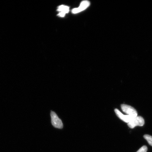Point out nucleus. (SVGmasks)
Returning <instances> with one entry per match:
<instances>
[{"label": "nucleus", "mask_w": 152, "mask_h": 152, "mask_svg": "<svg viewBox=\"0 0 152 152\" xmlns=\"http://www.w3.org/2000/svg\"><path fill=\"white\" fill-rule=\"evenodd\" d=\"M51 122L53 126L55 128L58 129H62L63 127V124L62 121L54 112H51Z\"/></svg>", "instance_id": "1"}, {"label": "nucleus", "mask_w": 152, "mask_h": 152, "mask_svg": "<svg viewBox=\"0 0 152 152\" xmlns=\"http://www.w3.org/2000/svg\"><path fill=\"white\" fill-rule=\"evenodd\" d=\"M145 121L141 116H137L133 119L128 124V126L131 129H134L136 126H143Z\"/></svg>", "instance_id": "2"}, {"label": "nucleus", "mask_w": 152, "mask_h": 152, "mask_svg": "<svg viewBox=\"0 0 152 152\" xmlns=\"http://www.w3.org/2000/svg\"><path fill=\"white\" fill-rule=\"evenodd\" d=\"M121 109L124 113L128 115L132 116L135 118L137 116L138 113L136 110L134 108L130 105L123 104L121 105Z\"/></svg>", "instance_id": "3"}, {"label": "nucleus", "mask_w": 152, "mask_h": 152, "mask_svg": "<svg viewBox=\"0 0 152 152\" xmlns=\"http://www.w3.org/2000/svg\"><path fill=\"white\" fill-rule=\"evenodd\" d=\"M115 111L117 116L121 120L125 123H129L130 122L132 119L135 118V117L134 116H132L128 115H124L123 114L121 113L118 109H115Z\"/></svg>", "instance_id": "4"}, {"label": "nucleus", "mask_w": 152, "mask_h": 152, "mask_svg": "<svg viewBox=\"0 0 152 152\" xmlns=\"http://www.w3.org/2000/svg\"><path fill=\"white\" fill-rule=\"evenodd\" d=\"M90 5V2L88 1H83L81 3L80 6L77 8H75L72 10L73 14H75L85 10Z\"/></svg>", "instance_id": "5"}, {"label": "nucleus", "mask_w": 152, "mask_h": 152, "mask_svg": "<svg viewBox=\"0 0 152 152\" xmlns=\"http://www.w3.org/2000/svg\"><path fill=\"white\" fill-rule=\"evenodd\" d=\"M58 11H60L61 12H63L65 13L66 14V13H68L69 11V7L66 6L62 5L58 7Z\"/></svg>", "instance_id": "6"}, {"label": "nucleus", "mask_w": 152, "mask_h": 152, "mask_svg": "<svg viewBox=\"0 0 152 152\" xmlns=\"http://www.w3.org/2000/svg\"><path fill=\"white\" fill-rule=\"evenodd\" d=\"M144 138L147 140L150 145L152 146V136L148 134H145Z\"/></svg>", "instance_id": "7"}, {"label": "nucleus", "mask_w": 152, "mask_h": 152, "mask_svg": "<svg viewBox=\"0 0 152 152\" xmlns=\"http://www.w3.org/2000/svg\"><path fill=\"white\" fill-rule=\"evenodd\" d=\"M148 148L146 145L142 146L136 152H147Z\"/></svg>", "instance_id": "8"}, {"label": "nucleus", "mask_w": 152, "mask_h": 152, "mask_svg": "<svg viewBox=\"0 0 152 152\" xmlns=\"http://www.w3.org/2000/svg\"><path fill=\"white\" fill-rule=\"evenodd\" d=\"M65 13L63 12H60L59 14H58V16L61 17H64L65 16Z\"/></svg>", "instance_id": "9"}]
</instances>
